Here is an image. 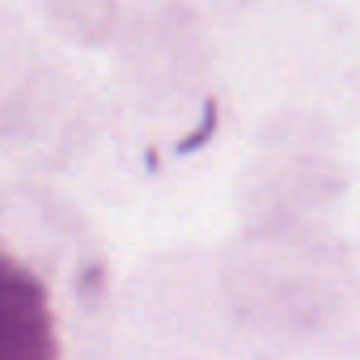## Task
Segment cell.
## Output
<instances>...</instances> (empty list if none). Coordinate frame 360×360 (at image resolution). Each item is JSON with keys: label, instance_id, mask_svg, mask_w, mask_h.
<instances>
[{"label": "cell", "instance_id": "1", "mask_svg": "<svg viewBox=\"0 0 360 360\" xmlns=\"http://www.w3.org/2000/svg\"><path fill=\"white\" fill-rule=\"evenodd\" d=\"M56 314L26 263L0 250V360H56Z\"/></svg>", "mask_w": 360, "mask_h": 360}]
</instances>
